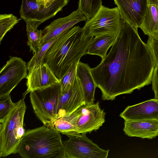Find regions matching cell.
I'll return each instance as SVG.
<instances>
[{
	"mask_svg": "<svg viewBox=\"0 0 158 158\" xmlns=\"http://www.w3.org/2000/svg\"><path fill=\"white\" fill-rule=\"evenodd\" d=\"M155 64L138 29L122 17L120 29L107 55L90 72L104 100H114L151 83Z\"/></svg>",
	"mask_w": 158,
	"mask_h": 158,
	"instance_id": "1",
	"label": "cell"
},
{
	"mask_svg": "<svg viewBox=\"0 0 158 158\" xmlns=\"http://www.w3.org/2000/svg\"><path fill=\"white\" fill-rule=\"evenodd\" d=\"M102 0H79L77 10L89 20L97 13L102 5Z\"/></svg>",
	"mask_w": 158,
	"mask_h": 158,
	"instance_id": "22",
	"label": "cell"
},
{
	"mask_svg": "<svg viewBox=\"0 0 158 158\" xmlns=\"http://www.w3.org/2000/svg\"><path fill=\"white\" fill-rule=\"evenodd\" d=\"M86 134L73 132L65 135L69 137L63 142L66 158H107L109 150L100 148Z\"/></svg>",
	"mask_w": 158,
	"mask_h": 158,
	"instance_id": "6",
	"label": "cell"
},
{
	"mask_svg": "<svg viewBox=\"0 0 158 158\" xmlns=\"http://www.w3.org/2000/svg\"><path fill=\"white\" fill-rule=\"evenodd\" d=\"M21 19L12 14L0 15V43L6 34L10 31Z\"/></svg>",
	"mask_w": 158,
	"mask_h": 158,
	"instance_id": "24",
	"label": "cell"
},
{
	"mask_svg": "<svg viewBox=\"0 0 158 158\" xmlns=\"http://www.w3.org/2000/svg\"><path fill=\"white\" fill-rule=\"evenodd\" d=\"M80 114L79 107L71 114L56 119L50 127L65 135L71 132H75Z\"/></svg>",
	"mask_w": 158,
	"mask_h": 158,
	"instance_id": "21",
	"label": "cell"
},
{
	"mask_svg": "<svg viewBox=\"0 0 158 158\" xmlns=\"http://www.w3.org/2000/svg\"><path fill=\"white\" fill-rule=\"evenodd\" d=\"M15 104L12 101L10 94L0 96V121L7 116Z\"/></svg>",
	"mask_w": 158,
	"mask_h": 158,
	"instance_id": "26",
	"label": "cell"
},
{
	"mask_svg": "<svg viewBox=\"0 0 158 158\" xmlns=\"http://www.w3.org/2000/svg\"><path fill=\"white\" fill-rule=\"evenodd\" d=\"M39 5L45 7L50 6L56 0H35Z\"/></svg>",
	"mask_w": 158,
	"mask_h": 158,
	"instance_id": "29",
	"label": "cell"
},
{
	"mask_svg": "<svg viewBox=\"0 0 158 158\" xmlns=\"http://www.w3.org/2000/svg\"><path fill=\"white\" fill-rule=\"evenodd\" d=\"M27 65L21 58L11 57L0 72V96L10 94L24 78L27 77Z\"/></svg>",
	"mask_w": 158,
	"mask_h": 158,
	"instance_id": "8",
	"label": "cell"
},
{
	"mask_svg": "<svg viewBox=\"0 0 158 158\" xmlns=\"http://www.w3.org/2000/svg\"></svg>",
	"mask_w": 158,
	"mask_h": 158,
	"instance_id": "30",
	"label": "cell"
},
{
	"mask_svg": "<svg viewBox=\"0 0 158 158\" xmlns=\"http://www.w3.org/2000/svg\"><path fill=\"white\" fill-rule=\"evenodd\" d=\"M119 116L124 120L158 121V100L152 99L128 106Z\"/></svg>",
	"mask_w": 158,
	"mask_h": 158,
	"instance_id": "13",
	"label": "cell"
},
{
	"mask_svg": "<svg viewBox=\"0 0 158 158\" xmlns=\"http://www.w3.org/2000/svg\"><path fill=\"white\" fill-rule=\"evenodd\" d=\"M85 104L81 85L76 77L69 89L62 94L58 106L56 119L71 114Z\"/></svg>",
	"mask_w": 158,
	"mask_h": 158,
	"instance_id": "11",
	"label": "cell"
},
{
	"mask_svg": "<svg viewBox=\"0 0 158 158\" xmlns=\"http://www.w3.org/2000/svg\"><path fill=\"white\" fill-rule=\"evenodd\" d=\"M87 64L79 61L76 68V76L79 81L85 104L94 103V94L97 88Z\"/></svg>",
	"mask_w": 158,
	"mask_h": 158,
	"instance_id": "17",
	"label": "cell"
},
{
	"mask_svg": "<svg viewBox=\"0 0 158 158\" xmlns=\"http://www.w3.org/2000/svg\"><path fill=\"white\" fill-rule=\"evenodd\" d=\"M77 64L73 65L60 80L62 94L64 93L69 89L76 78Z\"/></svg>",
	"mask_w": 158,
	"mask_h": 158,
	"instance_id": "25",
	"label": "cell"
},
{
	"mask_svg": "<svg viewBox=\"0 0 158 158\" xmlns=\"http://www.w3.org/2000/svg\"><path fill=\"white\" fill-rule=\"evenodd\" d=\"M57 37L43 45L37 52L34 55L27 64L28 73L44 63V58L46 52Z\"/></svg>",
	"mask_w": 158,
	"mask_h": 158,
	"instance_id": "23",
	"label": "cell"
},
{
	"mask_svg": "<svg viewBox=\"0 0 158 158\" xmlns=\"http://www.w3.org/2000/svg\"><path fill=\"white\" fill-rule=\"evenodd\" d=\"M80 109V114L75 132L90 133L98 130L105 122L106 113L100 107L99 102L85 104Z\"/></svg>",
	"mask_w": 158,
	"mask_h": 158,
	"instance_id": "10",
	"label": "cell"
},
{
	"mask_svg": "<svg viewBox=\"0 0 158 158\" xmlns=\"http://www.w3.org/2000/svg\"><path fill=\"white\" fill-rule=\"evenodd\" d=\"M16 153L23 158H66L60 132L44 125L26 131Z\"/></svg>",
	"mask_w": 158,
	"mask_h": 158,
	"instance_id": "3",
	"label": "cell"
},
{
	"mask_svg": "<svg viewBox=\"0 0 158 158\" xmlns=\"http://www.w3.org/2000/svg\"><path fill=\"white\" fill-rule=\"evenodd\" d=\"M94 38L84 27H73L57 37L46 52L44 62L60 81L82 56L87 54Z\"/></svg>",
	"mask_w": 158,
	"mask_h": 158,
	"instance_id": "2",
	"label": "cell"
},
{
	"mask_svg": "<svg viewBox=\"0 0 158 158\" xmlns=\"http://www.w3.org/2000/svg\"><path fill=\"white\" fill-rule=\"evenodd\" d=\"M139 28L145 35L158 36V0H148L146 9Z\"/></svg>",
	"mask_w": 158,
	"mask_h": 158,
	"instance_id": "18",
	"label": "cell"
},
{
	"mask_svg": "<svg viewBox=\"0 0 158 158\" xmlns=\"http://www.w3.org/2000/svg\"><path fill=\"white\" fill-rule=\"evenodd\" d=\"M26 79L27 89L23 94V97H25L27 94L33 91L60 82L48 65L44 62L28 73Z\"/></svg>",
	"mask_w": 158,
	"mask_h": 158,
	"instance_id": "14",
	"label": "cell"
},
{
	"mask_svg": "<svg viewBox=\"0 0 158 158\" xmlns=\"http://www.w3.org/2000/svg\"><path fill=\"white\" fill-rule=\"evenodd\" d=\"M25 98L15 103L7 116L0 121V157L16 153L17 147L25 132L23 127L26 109Z\"/></svg>",
	"mask_w": 158,
	"mask_h": 158,
	"instance_id": "4",
	"label": "cell"
},
{
	"mask_svg": "<svg viewBox=\"0 0 158 158\" xmlns=\"http://www.w3.org/2000/svg\"><path fill=\"white\" fill-rule=\"evenodd\" d=\"M69 1L56 0L49 6L45 7L38 5L35 0H22L19 10L21 19L24 21H37L43 23L61 11Z\"/></svg>",
	"mask_w": 158,
	"mask_h": 158,
	"instance_id": "9",
	"label": "cell"
},
{
	"mask_svg": "<svg viewBox=\"0 0 158 158\" xmlns=\"http://www.w3.org/2000/svg\"><path fill=\"white\" fill-rule=\"evenodd\" d=\"M114 0L122 18L138 29L144 14L148 0Z\"/></svg>",
	"mask_w": 158,
	"mask_h": 158,
	"instance_id": "15",
	"label": "cell"
},
{
	"mask_svg": "<svg viewBox=\"0 0 158 158\" xmlns=\"http://www.w3.org/2000/svg\"><path fill=\"white\" fill-rule=\"evenodd\" d=\"M30 93V101L35 113L44 125L50 127L56 119L62 94L60 82Z\"/></svg>",
	"mask_w": 158,
	"mask_h": 158,
	"instance_id": "5",
	"label": "cell"
},
{
	"mask_svg": "<svg viewBox=\"0 0 158 158\" xmlns=\"http://www.w3.org/2000/svg\"><path fill=\"white\" fill-rule=\"evenodd\" d=\"M151 83L155 94L154 98L158 100V67L156 66H155L153 70Z\"/></svg>",
	"mask_w": 158,
	"mask_h": 158,
	"instance_id": "28",
	"label": "cell"
},
{
	"mask_svg": "<svg viewBox=\"0 0 158 158\" xmlns=\"http://www.w3.org/2000/svg\"><path fill=\"white\" fill-rule=\"evenodd\" d=\"M117 36L107 34L95 37L90 44L87 53L97 55L103 58L106 56L108 50L113 44Z\"/></svg>",
	"mask_w": 158,
	"mask_h": 158,
	"instance_id": "19",
	"label": "cell"
},
{
	"mask_svg": "<svg viewBox=\"0 0 158 158\" xmlns=\"http://www.w3.org/2000/svg\"><path fill=\"white\" fill-rule=\"evenodd\" d=\"M121 18L118 7L109 8L102 5L93 18L86 21L84 27L94 36L107 34L117 35Z\"/></svg>",
	"mask_w": 158,
	"mask_h": 158,
	"instance_id": "7",
	"label": "cell"
},
{
	"mask_svg": "<svg viewBox=\"0 0 158 158\" xmlns=\"http://www.w3.org/2000/svg\"><path fill=\"white\" fill-rule=\"evenodd\" d=\"M26 31L28 38L27 45L33 55L37 52L41 47L43 38L42 30H38V27L42 23L39 21L25 20Z\"/></svg>",
	"mask_w": 158,
	"mask_h": 158,
	"instance_id": "20",
	"label": "cell"
},
{
	"mask_svg": "<svg viewBox=\"0 0 158 158\" xmlns=\"http://www.w3.org/2000/svg\"><path fill=\"white\" fill-rule=\"evenodd\" d=\"M86 21L85 16L77 10L67 16L54 20L43 30L41 46L71 29L77 23Z\"/></svg>",
	"mask_w": 158,
	"mask_h": 158,
	"instance_id": "12",
	"label": "cell"
},
{
	"mask_svg": "<svg viewBox=\"0 0 158 158\" xmlns=\"http://www.w3.org/2000/svg\"><path fill=\"white\" fill-rule=\"evenodd\" d=\"M124 121L123 130L129 136L151 139L158 136V121Z\"/></svg>",
	"mask_w": 158,
	"mask_h": 158,
	"instance_id": "16",
	"label": "cell"
},
{
	"mask_svg": "<svg viewBox=\"0 0 158 158\" xmlns=\"http://www.w3.org/2000/svg\"><path fill=\"white\" fill-rule=\"evenodd\" d=\"M147 44L152 52L155 66L158 67V36H149Z\"/></svg>",
	"mask_w": 158,
	"mask_h": 158,
	"instance_id": "27",
	"label": "cell"
}]
</instances>
